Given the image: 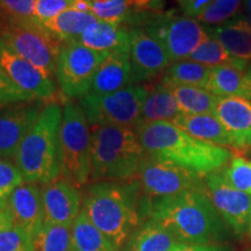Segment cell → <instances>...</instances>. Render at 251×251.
<instances>
[{
    "label": "cell",
    "instance_id": "6da1fadb",
    "mask_svg": "<svg viewBox=\"0 0 251 251\" xmlns=\"http://www.w3.org/2000/svg\"><path fill=\"white\" fill-rule=\"evenodd\" d=\"M139 181H99L86 188L83 211L117 251L127 246L141 226V211L149 212V200H141Z\"/></svg>",
    "mask_w": 251,
    "mask_h": 251
},
{
    "label": "cell",
    "instance_id": "7a4b0ae2",
    "mask_svg": "<svg viewBox=\"0 0 251 251\" xmlns=\"http://www.w3.org/2000/svg\"><path fill=\"white\" fill-rule=\"evenodd\" d=\"M136 134L147 156L206 177L230 161V150L191 136L171 121L141 124Z\"/></svg>",
    "mask_w": 251,
    "mask_h": 251
},
{
    "label": "cell",
    "instance_id": "3957f363",
    "mask_svg": "<svg viewBox=\"0 0 251 251\" xmlns=\"http://www.w3.org/2000/svg\"><path fill=\"white\" fill-rule=\"evenodd\" d=\"M148 214L180 243L212 244L225 230L221 215L206 191L155 198L149 201Z\"/></svg>",
    "mask_w": 251,
    "mask_h": 251
},
{
    "label": "cell",
    "instance_id": "277c9868",
    "mask_svg": "<svg viewBox=\"0 0 251 251\" xmlns=\"http://www.w3.org/2000/svg\"><path fill=\"white\" fill-rule=\"evenodd\" d=\"M62 115L58 103L46 105L21 141L14 162L26 183L43 185L61 176L58 135Z\"/></svg>",
    "mask_w": 251,
    "mask_h": 251
},
{
    "label": "cell",
    "instance_id": "5b68a950",
    "mask_svg": "<svg viewBox=\"0 0 251 251\" xmlns=\"http://www.w3.org/2000/svg\"><path fill=\"white\" fill-rule=\"evenodd\" d=\"M91 177L96 181H126L137 176L146 152L136 130L112 126L91 129Z\"/></svg>",
    "mask_w": 251,
    "mask_h": 251
},
{
    "label": "cell",
    "instance_id": "8992f818",
    "mask_svg": "<svg viewBox=\"0 0 251 251\" xmlns=\"http://www.w3.org/2000/svg\"><path fill=\"white\" fill-rule=\"evenodd\" d=\"M58 141L62 177L77 187L87 184L91 177L92 136L83 109L74 100H68L63 106Z\"/></svg>",
    "mask_w": 251,
    "mask_h": 251
},
{
    "label": "cell",
    "instance_id": "52a82bcc",
    "mask_svg": "<svg viewBox=\"0 0 251 251\" xmlns=\"http://www.w3.org/2000/svg\"><path fill=\"white\" fill-rule=\"evenodd\" d=\"M128 27H141L164 47L171 63L188 58L194 49L208 37L206 27L187 15L134 13L126 23Z\"/></svg>",
    "mask_w": 251,
    "mask_h": 251
},
{
    "label": "cell",
    "instance_id": "ba28073f",
    "mask_svg": "<svg viewBox=\"0 0 251 251\" xmlns=\"http://www.w3.org/2000/svg\"><path fill=\"white\" fill-rule=\"evenodd\" d=\"M149 87L129 85L103 96L87 93L78 103L92 126H112L136 129L141 125V113Z\"/></svg>",
    "mask_w": 251,
    "mask_h": 251
},
{
    "label": "cell",
    "instance_id": "9c48e42d",
    "mask_svg": "<svg viewBox=\"0 0 251 251\" xmlns=\"http://www.w3.org/2000/svg\"><path fill=\"white\" fill-rule=\"evenodd\" d=\"M0 39L47 76L55 77L62 43L39 21L20 23L5 18L0 21Z\"/></svg>",
    "mask_w": 251,
    "mask_h": 251
},
{
    "label": "cell",
    "instance_id": "30bf717a",
    "mask_svg": "<svg viewBox=\"0 0 251 251\" xmlns=\"http://www.w3.org/2000/svg\"><path fill=\"white\" fill-rule=\"evenodd\" d=\"M107 55L108 52L96 51L78 41L62 43L55 74L62 93L69 99L86 96L100 64Z\"/></svg>",
    "mask_w": 251,
    "mask_h": 251
},
{
    "label": "cell",
    "instance_id": "8fae6325",
    "mask_svg": "<svg viewBox=\"0 0 251 251\" xmlns=\"http://www.w3.org/2000/svg\"><path fill=\"white\" fill-rule=\"evenodd\" d=\"M141 191L147 197L163 198L187 191H206L202 176L169 162L146 156L137 172Z\"/></svg>",
    "mask_w": 251,
    "mask_h": 251
},
{
    "label": "cell",
    "instance_id": "7c38bea8",
    "mask_svg": "<svg viewBox=\"0 0 251 251\" xmlns=\"http://www.w3.org/2000/svg\"><path fill=\"white\" fill-rule=\"evenodd\" d=\"M206 192L221 218L237 235L243 234L251 218V196L235 188L218 170L205 177Z\"/></svg>",
    "mask_w": 251,
    "mask_h": 251
},
{
    "label": "cell",
    "instance_id": "4fadbf2b",
    "mask_svg": "<svg viewBox=\"0 0 251 251\" xmlns=\"http://www.w3.org/2000/svg\"><path fill=\"white\" fill-rule=\"evenodd\" d=\"M130 28V80L129 85H141L161 77L171 64L164 47L141 27Z\"/></svg>",
    "mask_w": 251,
    "mask_h": 251
},
{
    "label": "cell",
    "instance_id": "5bb4252c",
    "mask_svg": "<svg viewBox=\"0 0 251 251\" xmlns=\"http://www.w3.org/2000/svg\"><path fill=\"white\" fill-rule=\"evenodd\" d=\"M0 70L15 86L34 98L49 100L54 98L56 84L54 78L47 76L35 65L18 54L0 39Z\"/></svg>",
    "mask_w": 251,
    "mask_h": 251
},
{
    "label": "cell",
    "instance_id": "9a60e30c",
    "mask_svg": "<svg viewBox=\"0 0 251 251\" xmlns=\"http://www.w3.org/2000/svg\"><path fill=\"white\" fill-rule=\"evenodd\" d=\"M45 106L42 100H33L0 108V159L14 157Z\"/></svg>",
    "mask_w": 251,
    "mask_h": 251
},
{
    "label": "cell",
    "instance_id": "2e32d148",
    "mask_svg": "<svg viewBox=\"0 0 251 251\" xmlns=\"http://www.w3.org/2000/svg\"><path fill=\"white\" fill-rule=\"evenodd\" d=\"M41 197L45 224L72 227L83 209V199L78 187L63 177L43 184Z\"/></svg>",
    "mask_w": 251,
    "mask_h": 251
},
{
    "label": "cell",
    "instance_id": "e0dca14e",
    "mask_svg": "<svg viewBox=\"0 0 251 251\" xmlns=\"http://www.w3.org/2000/svg\"><path fill=\"white\" fill-rule=\"evenodd\" d=\"M13 227L20 229L31 240L45 225L41 188L36 184H21L7 199Z\"/></svg>",
    "mask_w": 251,
    "mask_h": 251
},
{
    "label": "cell",
    "instance_id": "ac0fdd59",
    "mask_svg": "<svg viewBox=\"0 0 251 251\" xmlns=\"http://www.w3.org/2000/svg\"><path fill=\"white\" fill-rule=\"evenodd\" d=\"M230 136L233 149L240 152L251 150V100L244 97L219 98L214 111Z\"/></svg>",
    "mask_w": 251,
    "mask_h": 251
},
{
    "label": "cell",
    "instance_id": "d6986e66",
    "mask_svg": "<svg viewBox=\"0 0 251 251\" xmlns=\"http://www.w3.org/2000/svg\"><path fill=\"white\" fill-rule=\"evenodd\" d=\"M130 47L108 52L93 78L90 94L103 96L129 86Z\"/></svg>",
    "mask_w": 251,
    "mask_h": 251
},
{
    "label": "cell",
    "instance_id": "ffe728a7",
    "mask_svg": "<svg viewBox=\"0 0 251 251\" xmlns=\"http://www.w3.org/2000/svg\"><path fill=\"white\" fill-rule=\"evenodd\" d=\"M207 34L225 47L233 57L251 61V27L244 17H236L215 27H207Z\"/></svg>",
    "mask_w": 251,
    "mask_h": 251
},
{
    "label": "cell",
    "instance_id": "44dd1931",
    "mask_svg": "<svg viewBox=\"0 0 251 251\" xmlns=\"http://www.w3.org/2000/svg\"><path fill=\"white\" fill-rule=\"evenodd\" d=\"M77 41L96 51L112 52L130 47V28L125 24L98 20Z\"/></svg>",
    "mask_w": 251,
    "mask_h": 251
},
{
    "label": "cell",
    "instance_id": "7402d4cb",
    "mask_svg": "<svg viewBox=\"0 0 251 251\" xmlns=\"http://www.w3.org/2000/svg\"><path fill=\"white\" fill-rule=\"evenodd\" d=\"M191 136L225 148H233L230 136L214 114H184L171 121Z\"/></svg>",
    "mask_w": 251,
    "mask_h": 251
},
{
    "label": "cell",
    "instance_id": "603a6c76",
    "mask_svg": "<svg viewBox=\"0 0 251 251\" xmlns=\"http://www.w3.org/2000/svg\"><path fill=\"white\" fill-rule=\"evenodd\" d=\"M98 19L92 13L68 8L51 20L46 21L42 26L61 43L77 41L90 26L97 23Z\"/></svg>",
    "mask_w": 251,
    "mask_h": 251
},
{
    "label": "cell",
    "instance_id": "cb8c5ba5",
    "mask_svg": "<svg viewBox=\"0 0 251 251\" xmlns=\"http://www.w3.org/2000/svg\"><path fill=\"white\" fill-rule=\"evenodd\" d=\"M181 114L172 91L158 83L149 89L141 113V124L157 121H174Z\"/></svg>",
    "mask_w": 251,
    "mask_h": 251
},
{
    "label": "cell",
    "instance_id": "d4e9b609",
    "mask_svg": "<svg viewBox=\"0 0 251 251\" xmlns=\"http://www.w3.org/2000/svg\"><path fill=\"white\" fill-rule=\"evenodd\" d=\"M168 229L149 219L141 225L127 243V251H172L179 244Z\"/></svg>",
    "mask_w": 251,
    "mask_h": 251
},
{
    "label": "cell",
    "instance_id": "484cf974",
    "mask_svg": "<svg viewBox=\"0 0 251 251\" xmlns=\"http://www.w3.org/2000/svg\"><path fill=\"white\" fill-rule=\"evenodd\" d=\"M211 68L191 61L181 59L171 63L162 76L159 77V83L166 87L175 86H200L206 87L209 77Z\"/></svg>",
    "mask_w": 251,
    "mask_h": 251
},
{
    "label": "cell",
    "instance_id": "4316f807",
    "mask_svg": "<svg viewBox=\"0 0 251 251\" xmlns=\"http://www.w3.org/2000/svg\"><path fill=\"white\" fill-rule=\"evenodd\" d=\"M219 98L224 97H244L246 98V81L244 71L234 64H222L209 70L206 87Z\"/></svg>",
    "mask_w": 251,
    "mask_h": 251
},
{
    "label": "cell",
    "instance_id": "83f0119b",
    "mask_svg": "<svg viewBox=\"0 0 251 251\" xmlns=\"http://www.w3.org/2000/svg\"><path fill=\"white\" fill-rule=\"evenodd\" d=\"M71 236L72 251H117L83 209L72 225Z\"/></svg>",
    "mask_w": 251,
    "mask_h": 251
},
{
    "label": "cell",
    "instance_id": "f1b7e54d",
    "mask_svg": "<svg viewBox=\"0 0 251 251\" xmlns=\"http://www.w3.org/2000/svg\"><path fill=\"white\" fill-rule=\"evenodd\" d=\"M170 90L184 114H214L219 97L205 87L184 85L171 87Z\"/></svg>",
    "mask_w": 251,
    "mask_h": 251
},
{
    "label": "cell",
    "instance_id": "f546056e",
    "mask_svg": "<svg viewBox=\"0 0 251 251\" xmlns=\"http://www.w3.org/2000/svg\"><path fill=\"white\" fill-rule=\"evenodd\" d=\"M186 59H191L208 68L222 64H234L235 67L244 72L249 67V62L233 57L218 40L209 35L194 49V51Z\"/></svg>",
    "mask_w": 251,
    "mask_h": 251
},
{
    "label": "cell",
    "instance_id": "4dcf8cb0",
    "mask_svg": "<svg viewBox=\"0 0 251 251\" xmlns=\"http://www.w3.org/2000/svg\"><path fill=\"white\" fill-rule=\"evenodd\" d=\"M33 242L36 251H72L71 227L45 224Z\"/></svg>",
    "mask_w": 251,
    "mask_h": 251
},
{
    "label": "cell",
    "instance_id": "1f68e13d",
    "mask_svg": "<svg viewBox=\"0 0 251 251\" xmlns=\"http://www.w3.org/2000/svg\"><path fill=\"white\" fill-rule=\"evenodd\" d=\"M91 13L98 20L125 24L133 14L130 0H89Z\"/></svg>",
    "mask_w": 251,
    "mask_h": 251
},
{
    "label": "cell",
    "instance_id": "d6a6232c",
    "mask_svg": "<svg viewBox=\"0 0 251 251\" xmlns=\"http://www.w3.org/2000/svg\"><path fill=\"white\" fill-rule=\"evenodd\" d=\"M243 2L244 0H214L198 15L197 20L200 24H205L207 27L220 26L236 18Z\"/></svg>",
    "mask_w": 251,
    "mask_h": 251
},
{
    "label": "cell",
    "instance_id": "836d02e7",
    "mask_svg": "<svg viewBox=\"0 0 251 251\" xmlns=\"http://www.w3.org/2000/svg\"><path fill=\"white\" fill-rule=\"evenodd\" d=\"M222 171L229 184L251 196V161L243 156H234Z\"/></svg>",
    "mask_w": 251,
    "mask_h": 251
},
{
    "label": "cell",
    "instance_id": "e575fe53",
    "mask_svg": "<svg viewBox=\"0 0 251 251\" xmlns=\"http://www.w3.org/2000/svg\"><path fill=\"white\" fill-rule=\"evenodd\" d=\"M35 0H0V9L6 19L20 23L36 21L34 17Z\"/></svg>",
    "mask_w": 251,
    "mask_h": 251
},
{
    "label": "cell",
    "instance_id": "d590c367",
    "mask_svg": "<svg viewBox=\"0 0 251 251\" xmlns=\"http://www.w3.org/2000/svg\"><path fill=\"white\" fill-rule=\"evenodd\" d=\"M24 183L18 166L9 159H0V199H8L15 188Z\"/></svg>",
    "mask_w": 251,
    "mask_h": 251
},
{
    "label": "cell",
    "instance_id": "8d00e7d4",
    "mask_svg": "<svg viewBox=\"0 0 251 251\" xmlns=\"http://www.w3.org/2000/svg\"><path fill=\"white\" fill-rule=\"evenodd\" d=\"M0 251H36L33 240L21 231L12 227L0 233Z\"/></svg>",
    "mask_w": 251,
    "mask_h": 251
},
{
    "label": "cell",
    "instance_id": "74e56055",
    "mask_svg": "<svg viewBox=\"0 0 251 251\" xmlns=\"http://www.w3.org/2000/svg\"><path fill=\"white\" fill-rule=\"evenodd\" d=\"M33 100L40 99L34 98L31 94L21 91L0 70V108L19 102L33 101Z\"/></svg>",
    "mask_w": 251,
    "mask_h": 251
},
{
    "label": "cell",
    "instance_id": "f35d334b",
    "mask_svg": "<svg viewBox=\"0 0 251 251\" xmlns=\"http://www.w3.org/2000/svg\"><path fill=\"white\" fill-rule=\"evenodd\" d=\"M71 5L72 0H35L34 17L40 24H43L70 8Z\"/></svg>",
    "mask_w": 251,
    "mask_h": 251
},
{
    "label": "cell",
    "instance_id": "ab89813d",
    "mask_svg": "<svg viewBox=\"0 0 251 251\" xmlns=\"http://www.w3.org/2000/svg\"><path fill=\"white\" fill-rule=\"evenodd\" d=\"M183 9L185 15L197 19L203 9L208 7L214 0H176Z\"/></svg>",
    "mask_w": 251,
    "mask_h": 251
},
{
    "label": "cell",
    "instance_id": "60d3db41",
    "mask_svg": "<svg viewBox=\"0 0 251 251\" xmlns=\"http://www.w3.org/2000/svg\"><path fill=\"white\" fill-rule=\"evenodd\" d=\"M133 13H157L163 8V0H130Z\"/></svg>",
    "mask_w": 251,
    "mask_h": 251
},
{
    "label": "cell",
    "instance_id": "b9f144b4",
    "mask_svg": "<svg viewBox=\"0 0 251 251\" xmlns=\"http://www.w3.org/2000/svg\"><path fill=\"white\" fill-rule=\"evenodd\" d=\"M172 251H227V249L220 246H215V244L179 243Z\"/></svg>",
    "mask_w": 251,
    "mask_h": 251
},
{
    "label": "cell",
    "instance_id": "7bdbcfd3",
    "mask_svg": "<svg viewBox=\"0 0 251 251\" xmlns=\"http://www.w3.org/2000/svg\"><path fill=\"white\" fill-rule=\"evenodd\" d=\"M13 227L7 199H0V233Z\"/></svg>",
    "mask_w": 251,
    "mask_h": 251
},
{
    "label": "cell",
    "instance_id": "ee69618b",
    "mask_svg": "<svg viewBox=\"0 0 251 251\" xmlns=\"http://www.w3.org/2000/svg\"><path fill=\"white\" fill-rule=\"evenodd\" d=\"M71 8L76 9L79 12H85V13H91V6L89 0H72Z\"/></svg>",
    "mask_w": 251,
    "mask_h": 251
},
{
    "label": "cell",
    "instance_id": "f6af8a7d",
    "mask_svg": "<svg viewBox=\"0 0 251 251\" xmlns=\"http://www.w3.org/2000/svg\"><path fill=\"white\" fill-rule=\"evenodd\" d=\"M244 81H246V98L251 100V69H248L244 72Z\"/></svg>",
    "mask_w": 251,
    "mask_h": 251
},
{
    "label": "cell",
    "instance_id": "bcb514c9",
    "mask_svg": "<svg viewBox=\"0 0 251 251\" xmlns=\"http://www.w3.org/2000/svg\"><path fill=\"white\" fill-rule=\"evenodd\" d=\"M244 5L247 8V15H251V0H244Z\"/></svg>",
    "mask_w": 251,
    "mask_h": 251
},
{
    "label": "cell",
    "instance_id": "7dc6e473",
    "mask_svg": "<svg viewBox=\"0 0 251 251\" xmlns=\"http://www.w3.org/2000/svg\"><path fill=\"white\" fill-rule=\"evenodd\" d=\"M247 19V21L248 23H249V25H250V27H251V15H247V17H244Z\"/></svg>",
    "mask_w": 251,
    "mask_h": 251
},
{
    "label": "cell",
    "instance_id": "c3c4849f",
    "mask_svg": "<svg viewBox=\"0 0 251 251\" xmlns=\"http://www.w3.org/2000/svg\"><path fill=\"white\" fill-rule=\"evenodd\" d=\"M249 68H250V69H251V62H250V63H249Z\"/></svg>",
    "mask_w": 251,
    "mask_h": 251
},
{
    "label": "cell",
    "instance_id": "681fc988",
    "mask_svg": "<svg viewBox=\"0 0 251 251\" xmlns=\"http://www.w3.org/2000/svg\"><path fill=\"white\" fill-rule=\"evenodd\" d=\"M250 227H251V218H250Z\"/></svg>",
    "mask_w": 251,
    "mask_h": 251
}]
</instances>
